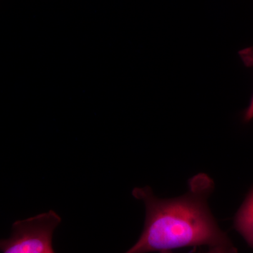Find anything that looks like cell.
I'll return each instance as SVG.
<instances>
[{"label":"cell","instance_id":"6da1fadb","mask_svg":"<svg viewBox=\"0 0 253 253\" xmlns=\"http://www.w3.org/2000/svg\"><path fill=\"white\" fill-rule=\"evenodd\" d=\"M214 189V181L204 173L190 179L187 192L174 199H160L149 186L134 188L131 194L144 203L146 217L140 237L126 253L234 245L219 228L208 206Z\"/></svg>","mask_w":253,"mask_h":253},{"label":"cell","instance_id":"7a4b0ae2","mask_svg":"<svg viewBox=\"0 0 253 253\" xmlns=\"http://www.w3.org/2000/svg\"><path fill=\"white\" fill-rule=\"evenodd\" d=\"M61 221V217L51 210L15 221L9 238L1 240V253H55L53 235Z\"/></svg>","mask_w":253,"mask_h":253},{"label":"cell","instance_id":"3957f363","mask_svg":"<svg viewBox=\"0 0 253 253\" xmlns=\"http://www.w3.org/2000/svg\"><path fill=\"white\" fill-rule=\"evenodd\" d=\"M234 227L253 249V186L236 212Z\"/></svg>","mask_w":253,"mask_h":253},{"label":"cell","instance_id":"277c9868","mask_svg":"<svg viewBox=\"0 0 253 253\" xmlns=\"http://www.w3.org/2000/svg\"><path fill=\"white\" fill-rule=\"evenodd\" d=\"M239 54L243 62L247 67L253 68V46L241 50ZM244 120L245 122H250L253 120V95L249 107L245 111Z\"/></svg>","mask_w":253,"mask_h":253},{"label":"cell","instance_id":"5b68a950","mask_svg":"<svg viewBox=\"0 0 253 253\" xmlns=\"http://www.w3.org/2000/svg\"><path fill=\"white\" fill-rule=\"evenodd\" d=\"M160 253H172V251H162ZM206 253H238V250L234 245L228 246H217V247L210 248L209 251Z\"/></svg>","mask_w":253,"mask_h":253}]
</instances>
